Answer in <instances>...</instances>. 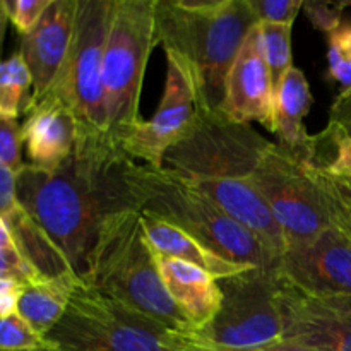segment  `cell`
<instances>
[{
    "label": "cell",
    "instance_id": "cell-1",
    "mask_svg": "<svg viewBox=\"0 0 351 351\" xmlns=\"http://www.w3.org/2000/svg\"><path fill=\"white\" fill-rule=\"evenodd\" d=\"M130 161L108 134L79 132L74 153L60 168L24 165L16 173L17 201L57 245L82 287L88 285L101 223L136 209L125 177Z\"/></svg>",
    "mask_w": 351,
    "mask_h": 351
},
{
    "label": "cell",
    "instance_id": "cell-2",
    "mask_svg": "<svg viewBox=\"0 0 351 351\" xmlns=\"http://www.w3.org/2000/svg\"><path fill=\"white\" fill-rule=\"evenodd\" d=\"M259 23L249 0H156V40L192 79L197 110L221 112L226 77Z\"/></svg>",
    "mask_w": 351,
    "mask_h": 351
},
{
    "label": "cell",
    "instance_id": "cell-3",
    "mask_svg": "<svg viewBox=\"0 0 351 351\" xmlns=\"http://www.w3.org/2000/svg\"><path fill=\"white\" fill-rule=\"evenodd\" d=\"M125 177L137 211L177 226L230 263L276 274L280 261L187 178L168 168L153 170L136 161H130Z\"/></svg>",
    "mask_w": 351,
    "mask_h": 351
},
{
    "label": "cell",
    "instance_id": "cell-4",
    "mask_svg": "<svg viewBox=\"0 0 351 351\" xmlns=\"http://www.w3.org/2000/svg\"><path fill=\"white\" fill-rule=\"evenodd\" d=\"M86 287L160 322L177 335L189 336L192 332L165 288L156 257L144 233L141 211L117 213L101 223Z\"/></svg>",
    "mask_w": 351,
    "mask_h": 351
},
{
    "label": "cell",
    "instance_id": "cell-5",
    "mask_svg": "<svg viewBox=\"0 0 351 351\" xmlns=\"http://www.w3.org/2000/svg\"><path fill=\"white\" fill-rule=\"evenodd\" d=\"M156 45V0H113L103 55V89L108 136L115 143L143 122L141 93Z\"/></svg>",
    "mask_w": 351,
    "mask_h": 351
},
{
    "label": "cell",
    "instance_id": "cell-6",
    "mask_svg": "<svg viewBox=\"0 0 351 351\" xmlns=\"http://www.w3.org/2000/svg\"><path fill=\"white\" fill-rule=\"evenodd\" d=\"M45 339L62 351H178L177 332L82 285Z\"/></svg>",
    "mask_w": 351,
    "mask_h": 351
},
{
    "label": "cell",
    "instance_id": "cell-7",
    "mask_svg": "<svg viewBox=\"0 0 351 351\" xmlns=\"http://www.w3.org/2000/svg\"><path fill=\"white\" fill-rule=\"evenodd\" d=\"M271 144L252 123L197 110L191 130L165 154L163 168L189 180H249Z\"/></svg>",
    "mask_w": 351,
    "mask_h": 351
},
{
    "label": "cell",
    "instance_id": "cell-8",
    "mask_svg": "<svg viewBox=\"0 0 351 351\" xmlns=\"http://www.w3.org/2000/svg\"><path fill=\"white\" fill-rule=\"evenodd\" d=\"M113 0H79L74 36L50 95L72 112L79 132L108 134L103 89V55Z\"/></svg>",
    "mask_w": 351,
    "mask_h": 351
},
{
    "label": "cell",
    "instance_id": "cell-9",
    "mask_svg": "<svg viewBox=\"0 0 351 351\" xmlns=\"http://www.w3.org/2000/svg\"><path fill=\"white\" fill-rule=\"evenodd\" d=\"M218 281L221 307L206 328L185 336L189 341L223 350H250L283 341V322L274 297L276 274L256 267Z\"/></svg>",
    "mask_w": 351,
    "mask_h": 351
},
{
    "label": "cell",
    "instance_id": "cell-10",
    "mask_svg": "<svg viewBox=\"0 0 351 351\" xmlns=\"http://www.w3.org/2000/svg\"><path fill=\"white\" fill-rule=\"evenodd\" d=\"M250 182L283 230L288 249L312 242L331 226L324 199L300 154L273 143Z\"/></svg>",
    "mask_w": 351,
    "mask_h": 351
},
{
    "label": "cell",
    "instance_id": "cell-11",
    "mask_svg": "<svg viewBox=\"0 0 351 351\" xmlns=\"http://www.w3.org/2000/svg\"><path fill=\"white\" fill-rule=\"evenodd\" d=\"M197 115V98L192 79L173 53H167V81L153 119L143 120L119 141L132 161L153 170L163 168L167 151L191 130Z\"/></svg>",
    "mask_w": 351,
    "mask_h": 351
},
{
    "label": "cell",
    "instance_id": "cell-12",
    "mask_svg": "<svg viewBox=\"0 0 351 351\" xmlns=\"http://www.w3.org/2000/svg\"><path fill=\"white\" fill-rule=\"evenodd\" d=\"M276 274L321 300L351 297V237L329 226L281 256Z\"/></svg>",
    "mask_w": 351,
    "mask_h": 351
},
{
    "label": "cell",
    "instance_id": "cell-13",
    "mask_svg": "<svg viewBox=\"0 0 351 351\" xmlns=\"http://www.w3.org/2000/svg\"><path fill=\"white\" fill-rule=\"evenodd\" d=\"M278 311L283 339L319 351H351V317L328 307L276 274Z\"/></svg>",
    "mask_w": 351,
    "mask_h": 351
},
{
    "label": "cell",
    "instance_id": "cell-14",
    "mask_svg": "<svg viewBox=\"0 0 351 351\" xmlns=\"http://www.w3.org/2000/svg\"><path fill=\"white\" fill-rule=\"evenodd\" d=\"M274 96L257 23L230 69L221 112L235 122H257L274 134Z\"/></svg>",
    "mask_w": 351,
    "mask_h": 351
},
{
    "label": "cell",
    "instance_id": "cell-15",
    "mask_svg": "<svg viewBox=\"0 0 351 351\" xmlns=\"http://www.w3.org/2000/svg\"><path fill=\"white\" fill-rule=\"evenodd\" d=\"M77 3L51 0L36 26L21 36L19 55L33 79V105L50 95L60 75L74 36Z\"/></svg>",
    "mask_w": 351,
    "mask_h": 351
},
{
    "label": "cell",
    "instance_id": "cell-16",
    "mask_svg": "<svg viewBox=\"0 0 351 351\" xmlns=\"http://www.w3.org/2000/svg\"><path fill=\"white\" fill-rule=\"evenodd\" d=\"M0 219L5 223L17 252L45 281H77L67 259L36 225L16 195V173L0 165ZM79 283V281H77Z\"/></svg>",
    "mask_w": 351,
    "mask_h": 351
},
{
    "label": "cell",
    "instance_id": "cell-17",
    "mask_svg": "<svg viewBox=\"0 0 351 351\" xmlns=\"http://www.w3.org/2000/svg\"><path fill=\"white\" fill-rule=\"evenodd\" d=\"M185 178V177H184ZM189 180V178H187ZM226 216L249 230L278 261L287 252V239L276 218L252 182L242 178L228 180H189Z\"/></svg>",
    "mask_w": 351,
    "mask_h": 351
},
{
    "label": "cell",
    "instance_id": "cell-18",
    "mask_svg": "<svg viewBox=\"0 0 351 351\" xmlns=\"http://www.w3.org/2000/svg\"><path fill=\"white\" fill-rule=\"evenodd\" d=\"M31 167L53 171L74 153L79 125L71 110L53 95L34 103L21 125Z\"/></svg>",
    "mask_w": 351,
    "mask_h": 351
},
{
    "label": "cell",
    "instance_id": "cell-19",
    "mask_svg": "<svg viewBox=\"0 0 351 351\" xmlns=\"http://www.w3.org/2000/svg\"><path fill=\"white\" fill-rule=\"evenodd\" d=\"M154 257L165 288L192 328V332L206 328L221 307L223 291L219 281L208 271L184 261L156 252Z\"/></svg>",
    "mask_w": 351,
    "mask_h": 351
},
{
    "label": "cell",
    "instance_id": "cell-20",
    "mask_svg": "<svg viewBox=\"0 0 351 351\" xmlns=\"http://www.w3.org/2000/svg\"><path fill=\"white\" fill-rule=\"evenodd\" d=\"M141 215H143L144 233H146V239L153 252L201 267V269L213 274L216 280H225V278H232L237 274L247 273L250 269H256V267L223 259L221 256L202 245L199 240L192 239L180 228L149 215V213H141Z\"/></svg>",
    "mask_w": 351,
    "mask_h": 351
},
{
    "label": "cell",
    "instance_id": "cell-21",
    "mask_svg": "<svg viewBox=\"0 0 351 351\" xmlns=\"http://www.w3.org/2000/svg\"><path fill=\"white\" fill-rule=\"evenodd\" d=\"M312 103L314 96L307 77L298 67H291L274 96V136L280 146L300 156L307 153L312 141L304 123Z\"/></svg>",
    "mask_w": 351,
    "mask_h": 351
},
{
    "label": "cell",
    "instance_id": "cell-22",
    "mask_svg": "<svg viewBox=\"0 0 351 351\" xmlns=\"http://www.w3.org/2000/svg\"><path fill=\"white\" fill-rule=\"evenodd\" d=\"M77 281H34L24 285L17 314L41 336H47L64 317Z\"/></svg>",
    "mask_w": 351,
    "mask_h": 351
},
{
    "label": "cell",
    "instance_id": "cell-23",
    "mask_svg": "<svg viewBox=\"0 0 351 351\" xmlns=\"http://www.w3.org/2000/svg\"><path fill=\"white\" fill-rule=\"evenodd\" d=\"M33 106V79L23 57L14 53L0 60V115L17 119Z\"/></svg>",
    "mask_w": 351,
    "mask_h": 351
},
{
    "label": "cell",
    "instance_id": "cell-24",
    "mask_svg": "<svg viewBox=\"0 0 351 351\" xmlns=\"http://www.w3.org/2000/svg\"><path fill=\"white\" fill-rule=\"evenodd\" d=\"M261 36H263L264 55H266L267 67H269L271 81H273L274 93L280 88L285 75L290 72L293 65L291 57V29L293 26L283 24L259 23Z\"/></svg>",
    "mask_w": 351,
    "mask_h": 351
},
{
    "label": "cell",
    "instance_id": "cell-25",
    "mask_svg": "<svg viewBox=\"0 0 351 351\" xmlns=\"http://www.w3.org/2000/svg\"><path fill=\"white\" fill-rule=\"evenodd\" d=\"M51 348L45 336L38 335L19 314L0 319V350L3 351H36Z\"/></svg>",
    "mask_w": 351,
    "mask_h": 351
},
{
    "label": "cell",
    "instance_id": "cell-26",
    "mask_svg": "<svg viewBox=\"0 0 351 351\" xmlns=\"http://www.w3.org/2000/svg\"><path fill=\"white\" fill-rule=\"evenodd\" d=\"M23 132L17 119L0 115V165L14 173L24 167Z\"/></svg>",
    "mask_w": 351,
    "mask_h": 351
},
{
    "label": "cell",
    "instance_id": "cell-27",
    "mask_svg": "<svg viewBox=\"0 0 351 351\" xmlns=\"http://www.w3.org/2000/svg\"><path fill=\"white\" fill-rule=\"evenodd\" d=\"M259 23L293 26L304 0H249Z\"/></svg>",
    "mask_w": 351,
    "mask_h": 351
},
{
    "label": "cell",
    "instance_id": "cell-28",
    "mask_svg": "<svg viewBox=\"0 0 351 351\" xmlns=\"http://www.w3.org/2000/svg\"><path fill=\"white\" fill-rule=\"evenodd\" d=\"M51 0H3L7 17L21 36L29 33L41 19Z\"/></svg>",
    "mask_w": 351,
    "mask_h": 351
},
{
    "label": "cell",
    "instance_id": "cell-29",
    "mask_svg": "<svg viewBox=\"0 0 351 351\" xmlns=\"http://www.w3.org/2000/svg\"><path fill=\"white\" fill-rule=\"evenodd\" d=\"M348 3H329V2H304V10L315 29L331 34L341 26L343 9Z\"/></svg>",
    "mask_w": 351,
    "mask_h": 351
},
{
    "label": "cell",
    "instance_id": "cell-30",
    "mask_svg": "<svg viewBox=\"0 0 351 351\" xmlns=\"http://www.w3.org/2000/svg\"><path fill=\"white\" fill-rule=\"evenodd\" d=\"M0 280H16L23 285H29L41 281V278L16 249H5L0 250Z\"/></svg>",
    "mask_w": 351,
    "mask_h": 351
},
{
    "label": "cell",
    "instance_id": "cell-31",
    "mask_svg": "<svg viewBox=\"0 0 351 351\" xmlns=\"http://www.w3.org/2000/svg\"><path fill=\"white\" fill-rule=\"evenodd\" d=\"M177 350L178 351H319L314 348H308V346L298 345L293 341H278L271 343V345L259 346V348H250V350H223V348H209V346L195 345V343L189 341L185 336L177 335Z\"/></svg>",
    "mask_w": 351,
    "mask_h": 351
},
{
    "label": "cell",
    "instance_id": "cell-32",
    "mask_svg": "<svg viewBox=\"0 0 351 351\" xmlns=\"http://www.w3.org/2000/svg\"><path fill=\"white\" fill-rule=\"evenodd\" d=\"M328 60H329V75L331 79L338 81L343 84V89L351 88V60L343 55L336 45L329 43L328 50Z\"/></svg>",
    "mask_w": 351,
    "mask_h": 351
},
{
    "label": "cell",
    "instance_id": "cell-33",
    "mask_svg": "<svg viewBox=\"0 0 351 351\" xmlns=\"http://www.w3.org/2000/svg\"><path fill=\"white\" fill-rule=\"evenodd\" d=\"M24 285L16 280H0V319L16 314Z\"/></svg>",
    "mask_w": 351,
    "mask_h": 351
},
{
    "label": "cell",
    "instance_id": "cell-34",
    "mask_svg": "<svg viewBox=\"0 0 351 351\" xmlns=\"http://www.w3.org/2000/svg\"><path fill=\"white\" fill-rule=\"evenodd\" d=\"M329 123H335L351 137V88L343 89L331 105Z\"/></svg>",
    "mask_w": 351,
    "mask_h": 351
},
{
    "label": "cell",
    "instance_id": "cell-35",
    "mask_svg": "<svg viewBox=\"0 0 351 351\" xmlns=\"http://www.w3.org/2000/svg\"><path fill=\"white\" fill-rule=\"evenodd\" d=\"M328 38L329 43L336 45L343 51V55L351 60V24L341 23V26L332 31L331 34H328Z\"/></svg>",
    "mask_w": 351,
    "mask_h": 351
},
{
    "label": "cell",
    "instance_id": "cell-36",
    "mask_svg": "<svg viewBox=\"0 0 351 351\" xmlns=\"http://www.w3.org/2000/svg\"><path fill=\"white\" fill-rule=\"evenodd\" d=\"M328 307L335 308V311L341 312V314L351 317V297L350 298H328V300H322Z\"/></svg>",
    "mask_w": 351,
    "mask_h": 351
},
{
    "label": "cell",
    "instance_id": "cell-37",
    "mask_svg": "<svg viewBox=\"0 0 351 351\" xmlns=\"http://www.w3.org/2000/svg\"><path fill=\"white\" fill-rule=\"evenodd\" d=\"M5 249H16V245H14L12 237H10V233H9V230H7L5 223L0 219V250H5Z\"/></svg>",
    "mask_w": 351,
    "mask_h": 351
},
{
    "label": "cell",
    "instance_id": "cell-38",
    "mask_svg": "<svg viewBox=\"0 0 351 351\" xmlns=\"http://www.w3.org/2000/svg\"><path fill=\"white\" fill-rule=\"evenodd\" d=\"M7 24H9V17H7L5 7H3V0H0V43H2L3 36H5Z\"/></svg>",
    "mask_w": 351,
    "mask_h": 351
},
{
    "label": "cell",
    "instance_id": "cell-39",
    "mask_svg": "<svg viewBox=\"0 0 351 351\" xmlns=\"http://www.w3.org/2000/svg\"><path fill=\"white\" fill-rule=\"evenodd\" d=\"M3 351V350H0ZM36 351H62V350H57V348H48V350H36Z\"/></svg>",
    "mask_w": 351,
    "mask_h": 351
}]
</instances>
